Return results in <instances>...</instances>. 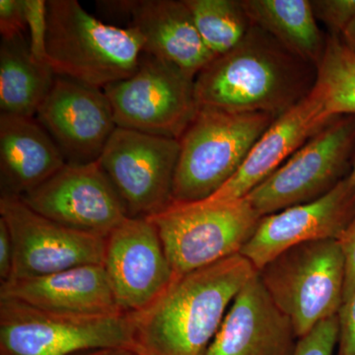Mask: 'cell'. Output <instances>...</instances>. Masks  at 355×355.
<instances>
[{"label":"cell","mask_w":355,"mask_h":355,"mask_svg":"<svg viewBox=\"0 0 355 355\" xmlns=\"http://www.w3.org/2000/svg\"><path fill=\"white\" fill-rule=\"evenodd\" d=\"M0 217L6 221L13 242V270L9 280L104 263L105 238L65 227L37 214L20 198L1 196Z\"/></svg>","instance_id":"11"},{"label":"cell","mask_w":355,"mask_h":355,"mask_svg":"<svg viewBox=\"0 0 355 355\" xmlns=\"http://www.w3.org/2000/svg\"><path fill=\"white\" fill-rule=\"evenodd\" d=\"M338 355H355V291L338 313Z\"/></svg>","instance_id":"29"},{"label":"cell","mask_w":355,"mask_h":355,"mask_svg":"<svg viewBox=\"0 0 355 355\" xmlns=\"http://www.w3.org/2000/svg\"><path fill=\"white\" fill-rule=\"evenodd\" d=\"M27 29L25 0H0L1 39L23 36Z\"/></svg>","instance_id":"28"},{"label":"cell","mask_w":355,"mask_h":355,"mask_svg":"<svg viewBox=\"0 0 355 355\" xmlns=\"http://www.w3.org/2000/svg\"><path fill=\"white\" fill-rule=\"evenodd\" d=\"M317 67L252 24L232 50L212 60L195 79L198 107L279 118L309 94Z\"/></svg>","instance_id":"1"},{"label":"cell","mask_w":355,"mask_h":355,"mask_svg":"<svg viewBox=\"0 0 355 355\" xmlns=\"http://www.w3.org/2000/svg\"><path fill=\"white\" fill-rule=\"evenodd\" d=\"M14 248L6 221L0 217V279L6 282L12 275Z\"/></svg>","instance_id":"31"},{"label":"cell","mask_w":355,"mask_h":355,"mask_svg":"<svg viewBox=\"0 0 355 355\" xmlns=\"http://www.w3.org/2000/svg\"><path fill=\"white\" fill-rule=\"evenodd\" d=\"M26 19L29 34L32 57L41 64L46 62V37H48V1L25 0Z\"/></svg>","instance_id":"26"},{"label":"cell","mask_w":355,"mask_h":355,"mask_svg":"<svg viewBox=\"0 0 355 355\" xmlns=\"http://www.w3.org/2000/svg\"><path fill=\"white\" fill-rule=\"evenodd\" d=\"M355 218V184L352 175L327 195L261 217L240 254L260 270L279 254L303 243L338 240Z\"/></svg>","instance_id":"15"},{"label":"cell","mask_w":355,"mask_h":355,"mask_svg":"<svg viewBox=\"0 0 355 355\" xmlns=\"http://www.w3.org/2000/svg\"><path fill=\"white\" fill-rule=\"evenodd\" d=\"M242 4L252 24L318 67L328 36L320 29L309 0H242Z\"/></svg>","instance_id":"21"},{"label":"cell","mask_w":355,"mask_h":355,"mask_svg":"<svg viewBox=\"0 0 355 355\" xmlns=\"http://www.w3.org/2000/svg\"><path fill=\"white\" fill-rule=\"evenodd\" d=\"M65 164L62 151L36 118L0 114L1 196L24 197Z\"/></svg>","instance_id":"20"},{"label":"cell","mask_w":355,"mask_h":355,"mask_svg":"<svg viewBox=\"0 0 355 355\" xmlns=\"http://www.w3.org/2000/svg\"><path fill=\"white\" fill-rule=\"evenodd\" d=\"M55 74L49 64L32 57L24 36L1 39L0 110L1 114L35 118L50 92Z\"/></svg>","instance_id":"22"},{"label":"cell","mask_w":355,"mask_h":355,"mask_svg":"<svg viewBox=\"0 0 355 355\" xmlns=\"http://www.w3.org/2000/svg\"><path fill=\"white\" fill-rule=\"evenodd\" d=\"M72 355H142L139 350L130 347H108V349H98L85 350Z\"/></svg>","instance_id":"32"},{"label":"cell","mask_w":355,"mask_h":355,"mask_svg":"<svg viewBox=\"0 0 355 355\" xmlns=\"http://www.w3.org/2000/svg\"><path fill=\"white\" fill-rule=\"evenodd\" d=\"M355 116H336L246 198L261 217L316 200L352 172Z\"/></svg>","instance_id":"8"},{"label":"cell","mask_w":355,"mask_h":355,"mask_svg":"<svg viewBox=\"0 0 355 355\" xmlns=\"http://www.w3.org/2000/svg\"><path fill=\"white\" fill-rule=\"evenodd\" d=\"M258 270L241 254L175 277L150 307L135 313L142 355H207L237 294Z\"/></svg>","instance_id":"2"},{"label":"cell","mask_w":355,"mask_h":355,"mask_svg":"<svg viewBox=\"0 0 355 355\" xmlns=\"http://www.w3.org/2000/svg\"><path fill=\"white\" fill-rule=\"evenodd\" d=\"M135 317V313L127 312L107 316L58 314L0 299V355H72L108 347L137 349Z\"/></svg>","instance_id":"7"},{"label":"cell","mask_w":355,"mask_h":355,"mask_svg":"<svg viewBox=\"0 0 355 355\" xmlns=\"http://www.w3.org/2000/svg\"><path fill=\"white\" fill-rule=\"evenodd\" d=\"M345 258V280L343 303L355 291V218L338 240Z\"/></svg>","instance_id":"30"},{"label":"cell","mask_w":355,"mask_h":355,"mask_svg":"<svg viewBox=\"0 0 355 355\" xmlns=\"http://www.w3.org/2000/svg\"><path fill=\"white\" fill-rule=\"evenodd\" d=\"M203 43L216 57L234 49L252 22L239 0H184Z\"/></svg>","instance_id":"23"},{"label":"cell","mask_w":355,"mask_h":355,"mask_svg":"<svg viewBox=\"0 0 355 355\" xmlns=\"http://www.w3.org/2000/svg\"><path fill=\"white\" fill-rule=\"evenodd\" d=\"M268 295L293 326L297 338L338 316L345 268L338 240H318L286 250L258 272Z\"/></svg>","instance_id":"5"},{"label":"cell","mask_w":355,"mask_h":355,"mask_svg":"<svg viewBox=\"0 0 355 355\" xmlns=\"http://www.w3.org/2000/svg\"><path fill=\"white\" fill-rule=\"evenodd\" d=\"M350 175H352V179H354L355 184V155L354 158V162H352V172H350Z\"/></svg>","instance_id":"34"},{"label":"cell","mask_w":355,"mask_h":355,"mask_svg":"<svg viewBox=\"0 0 355 355\" xmlns=\"http://www.w3.org/2000/svg\"><path fill=\"white\" fill-rule=\"evenodd\" d=\"M35 118L69 164L99 160L116 128L104 89L64 76H55Z\"/></svg>","instance_id":"14"},{"label":"cell","mask_w":355,"mask_h":355,"mask_svg":"<svg viewBox=\"0 0 355 355\" xmlns=\"http://www.w3.org/2000/svg\"><path fill=\"white\" fill-rule=\"evenodd\" d=\"M0 299L77 316H107L123 312L116 304L102 265L77 266L44 277L8 280L0 286Z\"/></svg>","instance_id":"19"},{"label":"cell","mask_w":355,"mask_h":355,"mask_svg":"<svg viewBox=\"0 0 355 355\" xmlns=\"http://www.w3.org/2000/svg\"><path fill=\"white\" fill-rule=\"evenodd\" d=\"M111 3L130 16V27L144 39V53L176 65L193 78L216 58L203 43L184 0Z\"/></svg>","instance_id":"18"},{"label":"cell","mask_w":355,"mask_h":355,"mask_svg":"<svg viewBox=\"0 0 355 355\" xmlns=\"http://www.w3.org/2000/svg\"><path fill=\"white\" fill-rule=\"evenodd\" d=\"M179 139L118 128L99 162L130 217H150L172 205Z\"/></svg>","instance_id":"10"},{"label":"cell","mask_w":355,"mask_h":355,"mask_svg":"<svg viewBox=\"0 0 355 355\" xmlns=\"http://www.w3.org/2000/svg\"><path fill=\"white\" fill-rule=\"evenodd\" d=\"M104 266L123 312L150 307L174 280L157 228L147 217H128L105 244Z\"/></svg>","instance_id":"13"},{"label":"cell","mask_w":355,"mask_h":355,"mask_svg":"<svg viewBox=\"0 0 355 355\" xmlns=\"http://www.w3.org/2000/svg\"><path fill=\"white\" fill-rule=\"evenodd\" d=\"M316 85L331 116H355V53L340 37L328 36L317 67Z\"/></svg>","instance_id":"24"},{"label":"cell","mask_w":355,"mask_h":355,"mask_svg":"<svg viewBox=\"0 0 355 355\" xmlns=\"http://www.w3.org/2000/svg\"><path fill=\"white\" fill-rule=\"evenodd\" d=\"M313 13L330 36L340 37L355 17V0H313Z\"/></svg>","instance_id":"27"},{"label":"cell","mask_w":355,"mask_h":355,"mask_svg":"<svg viewBox=\"0 0 355 355\" xmlns=\"http://www.w3.org/2000/svg\"><path fill=\"white\" fill-rule=\"evenodd\" d=\"M116 127L180 139L197 114L195 78L142 53L132 76L104 88Z\"/></svg>","instance_id":"9"},{"label":"cell","mask_w":355,"mask_h":355,"mask_svg":"<svg viewBox=\"0 0 355 355\" xmlns=\"http://www.w3.org/2000/svg\"><path fill=\"white\" fill-rule=\"evenodd\" d=\"M343 42V44L349 49L352 53H355V17L354 20L350 22L347 26V29L343 33L342 36L340 37Z\"/></svg>","instance_id":"33"},{"label":"cell","mask_w":355,"mask_h":355,"mask_svg":"<svg viewBox=\"0 0 355 355\" xmlns=\"http://www.w3.org/2000/svg\"><path fill=\"white\" fill-rule=\"evenodd\" d=\"M275 118L200 107L180 141L172 203L202 202L220 190Z\"/></svg>","instance_id":"4"},{"label":"cell","mask_w":355,"mask_h":355,"mask_svg":"<svg viewBox=\"0 0 355 355\" xmlns=\"http://www.w3.org/2000/svg\"><path fill=\"white\" fill-rule=\"evenodd\" d=\"M340 335L338 316L324 320L298 338L291 355H335Z\"/></svg>","instance_id":"25"},{"label":"cell","mask_w":355,"mask_h":355,"mask_svg":"<svg viewBox=\"0 0 355 355\" xmlns=\"http://www.w3.org/2000/svg\"><path fill=\"white\" fill-rule=\"evenodd\" d=\"M20 198L51 220L105 239L130 217L125 202L98 161L67 163Z\"/></svg>","instance_id":"12"},{"label":"cell","mask_w":355,"mask_h":355,"mask_svg":"<svg viewBox=\"0 0 355 355\" xmlns=\"http://www.w3.org/2000/svg\"><path fill=\"white\" fill-rule=\"evenodd\" d=\"M147 218L157 228L178 277L240 254L261 216L244 198L217 205L172 203Z\"/></svg>","instance_id":"6"},{"label":"cell","mask_w":355,"mask_h":355,"mask_svg":"<svg viewBox=\"0 0 355 355\" xmlns=\"http://www.w3.org/2000/svg\"><path fill=\"white\" fill-rule=\"evenodd\" d=\"M142 53L135 28L106 24L77 0L48 1L46 62L55 76L104 89L132 76Z\"/></svg>","instance_id":"3"},{"label":"cell","mask_w":355,"mask_h":355,"mask_svg":"<svg viewBox=\"0 0 355 355\" xmlns=\"http://www.w3.org/2000/svg\"><path fill=\"white\" fill-rule=\"evenodd\" d=\"M335 118L327 108L323 92L315 84L302 101L273 121L252 147L234 176L220 190L200 202L217 205L246 198Z\"/></svg>","instance_id":"16"},{"label":"cell","mask_w":355,"mask_h":355,"mask_svg":"<svg viewBox=\"0 0 355 355\" xmlns=\"http://www.w3.org/2000/svg\"><path fill=\"white\" fill-rule=\"evenodd\" d=\"M297 340L257 272L233 300L207 355H291Z\"/></svg>","instance_id":"17"}]
</instances>
